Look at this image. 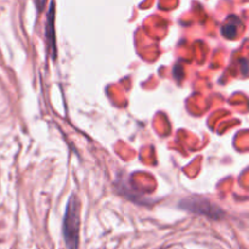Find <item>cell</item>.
Masks as SVG:
<instances>
[{
  "mask_svg": "<svg viewBox=\"0 0 249 249\" xmlns=\"http://www.w3.org/2000/svg\"><path fill=\"white\" fill-rule=\"evenodd\" d=\"M55 1H51L50 9L48 12V21H46V28H45V36L46 43H48L49 49L53 53V58L56 60V40H55V28H53V19H55Z\"/></svg>",
  "mask_w": 249,
  "mask_h": 249,
  "instance_id": "cell-3",
  "label": "cell"
},
{
  "mask_svg": "<svg viewBox=\"0 0 249 249\" xmlns=\"http://www.w3.org/2000/svg\"><path fill=\"white\" fill-rule=\"evenodd\" d=\"M241 21L236 16H231L228 18V22L224 24L223 32L224 36H226L228 39H233L238 33V27H240Z\"/></svg>",
  "mask_w": 249,
  "mask_h": 249,
  "instance_id": "cell-4",
  "label": "cell"
},
{
  "mask_svg": "<svg viewBox=\"0 0 249 249\" xmlns=\"http://www.w3.org/2000/svg\"><path fill=\"white\" fill-rule=\"evenodd\" d=\"M45 1L46 0H36V5L39 11H43L44 6H45Z\"/></svg>",
  "mask_w": 249,
  "mask_h": 249,
  "instance_id": "cell-5",
  "label": "cell"
},
{
  "mask_svg": "<svg viewBox=\"0 0 249 249\" xmlns=\"http://www.w3.org/2000/svg\"><path fill=\"white\" fill-rule=\"evenodd\" d=\"M80 229V202L77 195H72L63 216V240L67 249H78Z\"/></svg>",
  "mask_w": 249,
  "mask_h": 249,
  "instance_id": "cell-1",
  "label": "cell"
},
{
  "mask_svg": "<svg viewBox=\"0 0 249 249\" xmlns=\"http://www.w3.org/2000/svg\"><path fill=\"white\" fill-rule=\"evenodd\" d=\"M180 207L192 212V213L201 214V215L208 216V218L215 219V220L224 216V212L207 199L187 198L180 202Z\"/></svg>",
  "mask_w": 249,
  "mask_h": 249,
  "instance_id": "cell-2",
  "label": "cell"
}]
</instances>
